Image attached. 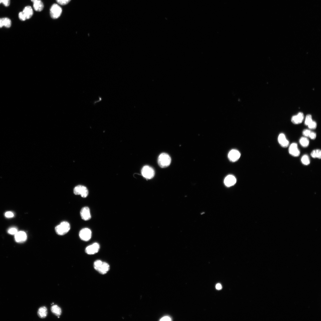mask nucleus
<instances>
[{"label":"nucleus","instance_id":"nucleus-7","mask_svg":"<svg viewBox=\"0 0 321 321\" xmlns=\"http://www.w3.org/2000/svg\"><path fill=\"white\" fill-rule=\"evenodd\" d=\"M100 248L99 244L95 243L87 247L85 249V252L88 254H94L98 251Z\"/></svg>","mask_w":321,"mask_h":321},{"label":"nucleus","instance_id":"nucleus-29","mask_svg":"<svg viewBox=\"0 0 321 321\" xmlns=\"http://www.w3.org/2000/svg\"><path fill=\"white\" fill-rule=\"evenodd\" d=\"M2 3L6 7L8 6L10 3V0H0V4Z\"/></svg>","mask_w":321,"mask_h":321},{"label":"nucleus","instance_id":"nucleus-18","mask_svg":"<svg viewBox=\"0 0 321 321\" xmlns=\"http://www.w3.org/2000/svg\"><path fill=\"white\" fill-rule=\"evenodd\" d=\"M38 316L41 318L46 317L47 315V309L45 306L40 307L37 312Z\"/></svg>","mask_w":321,"mask_h":321},{"label":"nucleus","instance_id":"nucleus-34","mask_svg":"<svg viewBox=\"0 0 321 321\" xmlns=\"http://www.w3.org/2000/svg\"><path fill=\"white\" fill-rule=\"evenodd\" d=\"M216 288L218 290H220L222 288L221 285L220 284H217L216 285Z\"/></svg>","mask_w":321,"mask_h":321},{"label":"nucleus","instance_id":"nucleus-11","mask_svg":"<svg viewBox=\"0 0 321 321\" xmlns=\"http://www.w3.org/2000/svg\"><path fill=\"white\" fill-rule=\"evenodd\" d=\"M15 240L16 242L18 243H22L25 241L27 239V235L24 231H20L18 232L15 236Z\"/></svg>","mask_w":321,"mask_h":321},{"label":"nucleus","instance_id":"nucleus-32","mask_svg":"<svg viewBox=\"0 0 321 321\" xmlns=\"http://www.w3.org/2000/svg\"><path fill=\"white\" fill-rule=\"evenodd\" d=\"M309 137L312 139H314L316 137V134L315 132L311 131Z\"/></svg>","mask_w":321,"mask_h":321},{"label":"nucleus","instance_id":"nucleus-10","mask_svg":"<svg viewBox=\"0 0 321 321\" xmlns=\"http://www.w3.org/2000/svg\"><path fill=\"white\" fill-rule=\"evenodd\" d=\"M240 152L236 150H232L229 153L228 157L230 160L234 162L240 158Z\"/></svg>","mask_w":321,"mask_h":321},{"label":"nucleus","instance_id":"nucleus-12","mask_svg":"<svg viewBox=\"0 0 321 321\" xmlns=\"http://www.w3.org/2000/svg\"><path fill=\"white\" fill-rule=\"evenodd\" d=\"M304 119L303 113L301 112L298 113L297 115L292 117L291 120L294 124H298L301 123Z\"/></svg>","mask_w":321,"mask_h":321},{"label":"nucleus","instance_id":"nucleus-3","mask_svg":"<svg viewBox=\"0 0 321 321\" xmlns=\"http://www.w3.org/2000/svg\"><path fill=\"white\" fill-rule=\"evenodd\" d=\"M62 11L61 7L57 4H54L52 5L50 9L51 16L53 19H57L60 16Z\"/></svg>","mask_w":321,"mask_h":321},{"label":"nucleus","instance_id":"nucleus-6","mask_svg":"<svg viewBox=\"0 0 321 321\" xmlns=\"http://www.w3.org/2000/svg\"><path fill=\"white\" fill-rule=\"evenodd\" d=\"M79 236L82 240L88 241L91 238L92 232L91 230L88 228H84L81 229L79 232Z\"/></svg>","mask_w":321,"mask_h":321},{"label":"nucleus","instance_id":"nucleus-9","mask_svg":"<svg viewBox=\"0 0 321 321\" xmlns=\"http://www.w3.org/2000/svg\"><path fill=\"white\" fill-rule=\"evenodd\" d=\"M289 152L291 155L294 157H298L299 155L300 151L297 143H293L290 144L289 148Z\"/></svg>","mask_w":321,"mask_h":321},{"label":"nucleus","instance_id":"nucleus-24","mask_svg":"<svg viewBox=\"0 0 321 321\" xmlns=\"http://www.w3.org/2000/svg\"><path fill=\"white\" fill-rule=\"evenodd\" d=\"M312 120L311 115L309 114H307L305 118V124L307 126Z\"/></svg>","mask_w":321,"mask_h":321},{"label":"nucleus","instance_id":"nucleus-16","mask_svg":"<svg viewBox=\"0 0 321 321\" xmlns=\"http://www.w3.org/2000/svg\"><path fill=\"white\" fill-rule=\"evenodd\" d=\"M26 19H29L32 16L33 12L32 9L30 6H27L23 9L22 11Z\"/></svg>","mask_w":321,"mask_h":321},{"label":"nucleus","instance_id":"nucleus-26","mask_svg":"<svg viewBox=\"0 0 321 321\" xmlns=\"http://www.w3.org/2000/svg\"><path fill=\"white\" fill-rule=\"evenodd\" d=\"M18 232L17 229L15 227L10 228L8 230V233L11 235H15Z\"/></svg>","mask_w":321,"mask_h":321},{"label":"nucleus","instance_id":"nucleus-30","mask_svg":"<svg viewBox=\"0 0 321 321\" xmlns=\"http://www.w3.org/2000/svg\"><path fill=\"white\" fill-rule=\"evenodd\" d=\"M311 132V131L308 129H305L302 132L303 134L305 137H309V136Z\"/></svg>","mask_w":321,"mask_h":321},{"label":"nucleus","instance_id":"nucleus-35","mask_svg":"<svg viewBox=\"0 0 321 321\" xmlns=\"http://www.w3.org/2000/svg\"><path fill=\"white\" fill-rule=\"evenodd\" d=\"M3 26L2 18H0V28H1Z\"/></svg>","mask_w":321,"mask_h":321},{"label":"nucleus","instance_id":"nucleus-17","mask_svg":"<svg viewBox=\"0 0 321 321\" xmlns=\"http://www.w3.org/2000/svg\"><path fill=\"white\" fill-rule=\"evenodd\" d=\"M33 7L34 10L38 12H40L43 10L44 5L41 0H38L33 2Z\"/></svg>","mask_w":321,"mask_h":321},{"label":"nucleus","instance_id":"nucleus-27","mask_svg":"<svg viewBox=\"0 0 321 321\" xmlns=\"http://www.w3.org/2000/svg\"><path fill=\"white\" fill-rule=\"evenodd\" d=\"M57 2L61 5H65L68 4L71 0H56Z\"/></svg>","mask_w":321,"mask_h":321},{"label":"nucleus","instance_id":"nucleus-20","mask_svg":"<svg viewBox=\"0 0 321 321\" xmlns=\"http://www.w3.org/2000/svg\"><path fill=\"white\" fill-rule=\"evenodd\" d=\"M300 145L303 147H307L309 144V139L306 137H302L299 140Z\"/></svg>","mask_w":321,"mask_h":321},{"label":"nucleus","instance_id":"nucleus-19","mask_svg":"<svg viewBox=\"0 0 321 321\" xmlns=\"http://www.w3.org/2000/svg\"><path fill=\"white\" fill-rule=\"evenodd\" d=\"M52 312L57 316H59L61 314V308L56 305H53L51 308Z\"/></svg>","mask_w":321,"mask_h":321},{"label":"nucleus","instance_id":"nucleus-28","mask_svg":"<svg viewBox=\"0 0 321 321\" xmlns=\"http://www.w3.org/2000/svg\"><path fill=\"white\" fill-rule=\"evenodd\" d=\"M18 17L19 19L22 21H24L26 20V17L22 12H19L18 14Z\"/></svg>","mask_w":321,"mask_h":321},{"label":"nucleus","instance_id":"nucleus-36","mask_svg":"<svg viewBox=\"0 0 321 321\" xmlns=\"http://www.w3.org/2000/svg\"><path fill=\"white\" fill-rule=\"evenodd\" d=\"M37 0H31V1L33 3L35 1H37Z\"/></svg>","mask_w":321,"mask_h":321},{"label":"nucleus","instance_id":"nucleus-23","mask_svg":"<svg viewBox=\"0 0 321 321\" xmlns=\"http://www.w3.org/2000/svg\"><path fill=\"white\" fill-rule=\"evenodd\" d=\"M3 26L7 28H10L11 25V20L7 18H2Z\"/></svg>","mask_w":321,"mask_h":321},{"label":"nucleus","instance_id":"nucleus-14","mask_svg":"<svg viewBox=\"0 0 321 321\" xmlns=\"http://www.w3.org/2000/svg\"><path fill=\"white\" fill-rule=\"evenodd\" d=\"M236 180L235 177L232 175H229L227 176L224 180V183L227 187H230L234 185L236 182Z\"/></svg>","mask_w":321,"mask_h":321},{"label":"nucleus","instance_id":"nucleus-8","mask_svg":"<svg viewBox=\"0 0 321 321\" xmlns=\"http://www.w3.org/2000/svg\"><path fill=\"white\" fill-rule=\"evenodd\" d=\"M80 215L82 219L88 221L91 218V215L89 208L87 207H83L80 211Z\"/></svg>","mask_w":321,"mask_h":321},{"label":"nucleus","instance_id":"nucleus-31","mask_svg":"<svg viewBox=\"0 0 321 321\" xmlns=\"http://www.w3.org/2000/svg\"><path fill=\"white\" fill-rule=\"evenodd\" d=\"M5 216L8 218H12L14 216L13 213L11 212L8 211L6 212L5 214Z\"/></svg>","mask_w":321,"mask_h":321},{"label":"nucleus","instance_id":"nucleus-15","mask_svg":"<svg viewBox=\"0 0 321 321\" xmlns=\"http://www.w3.org/2000/svg\"><path fill=\"white\" fill-rule=\"evenodd\" d=\"M109 268L110 266L108 264L102 262L97 271L102 274H104L109 270Z\"/></svg>","mask_w":321,"mask_h":321},{"label":"nucleus","instance_id":"nucleus-13","mask_svg":"<svg viewBox=\"0 0 321 321\" xmlns=\"http://www.w3.org/2000/svg\"><path fill=\"white\" fill-rule=\"evenodd\" d=\"M278 140L279 143L282 147H286L289 144V141L283 133H281L279 135Z\"/></svg>","mask_w":321,"mask_h":321},{"label":"nucleus","instance_id":"nucleus-4","mask_svg":"<svg viewBox=\"0 0 321 321\" xmlns=\"http://www.w3.org/2000/svg\"><path fill=\"white\" fill-rule=\"evenodd\" d=\"M141 173L143 176L147 179L152 178L155 175L154 169L151 167L146 165L144 166L141 170Z\"/></svg>","mask_w":321,"mask_h":321},{"label":"nucleus","instance_id":"nucleus-5","mask_svg":"<svg viewBox=\"0 0 321 321\" xmlns=\"http://www.w3.org/2000/svg\"><path fill=\"white\" fill-rule=\"evenodd\" d=\"M74 193L75 195H80L81 197L85 198L88 194V191L87 188L85 186L78 185L75 187L73 190Z\"/></svg>","mask_w":321,"mask_h":321},{"label":"nucleus","instance_id":"nucleus-21","mask_svg":"<svg viewBox=\"0 0 321 321\" xmlns=\"http://www.w3.org/2000/svg\"><path fill=\"white\" fill-rule=\"evenodd\" d=\"M311 155L314 158H317L320 159L321 158V151L319 149L314 150L311 152Z\"/></svg>","mask_w":321,"mask_h":321},{"label":"nucleus","instance_id":"nucleus-25","mask_svg":"<svg viewBox=\"0 0 321 321\" xmlns=\"http://www.w3.org/2000/svg\"><path fill=\"white\" fill-rule=\"evenodd\" d=\"M307 126L309 128L314 129L316 128L317 124L315 121L312 120Z\"/></svg>","mask_w":321,"mask_h":321},{"label":"nucleus","instance_id":"nucleus-33","mask_svg":"<svg viewBox=\"0 0 321 321\" xmlns=\"http://www.w3.org/2000/svg\"><path fill=\"white\" fill-rule=\"evenodd\" d=\"M171 318L169 317L168 316L163 317L161 318L160 320L161 321H171Z\"/></svg>","mask_w":321,"mask_h":321},{"label":"nucleus","instance_id":"nucleus-1","mask_svg":"<svg viewBox=\"0 0 321 321\" xmlns=\"http://www.w3.org/2000/svg\"><path fill=\"white\" fill-rule=\"evenodd\" d=\"M171 162V158L169 155L165 153H161L158 158V163L159 165L162 168H164L169 166Z\"/></svg>","mask_w":321,"mask_h":321},{"label":"nucleus","instance_id":"nucleus-22","mask_svg":"<svg viewBox=\"0 0 321 321\" xmlns=\"http://www.w3.org/2000/svg\"><path fill=\"white\" fill-rule=\"evenodd\" d=\"M301 160L302 163L304 165H308L310 164L309 158L307 155H303L301 157Z\"/></svg>","mask_w":321,"mask_h":321},{"label":"nucleus","instance_id":"nucleus-2","mask_svg":"<svg viewBox=\"0 0 321 321\" xmlns=\"http://www.w3.org/2000/svg\"><path fill=\"white\" fill-rule=\"evenodd\" d=\"M70 225L69 223L64 221L57 226L55 230L57 234L60 235H64L67 233L70 229Z\"/></svg>","mask_w":321,"mask_h":321}]
</instances>
